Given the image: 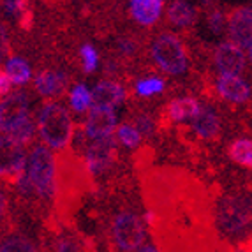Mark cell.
<instances>
[{
    "label": "cell",
    "mask_w": 252,
    "mask_h": 252,
    "mask_svg": "<svg viewBox=\"0 0 252 252\" xmlns=\"http://www.w3.org/2000/svg\"><path fill=\"white\" fill-rule=\"evenodd\" d=\"M150 55L156 65L166 74L180 76L187 71L189 57L182 39L171 32H162L152 41Z\"/></svg>",
    "instance_id": "cell-5"
},
{
    "label": "cell",
    "mask_w": 252,
    "mask_h": 252,
    "mask_svg": "<svg viewBox=\"0 0 252 252\" xmlns=\"http://www.w3.org/2000/svg\"><path fill=\"white\" fill-rule=\"evenodd\" d=\"M0 252H2V244H0Z\"/></svg>",
    "instance_id": "cell-39"
},
{
    "label": "cell",
    "mask_w": 252,
    "mask_h": 252,
    "mask_svg": "<svg viewBox=\"0 0 252 252\" xmlns=\"http://www.w3.org/2000/svg\"><path fill=\"white\" fill-rule=\"evenodd\" d=\"M46 2H60V0H46Z\"/></svg>",
    "instance_id": "cell-38"
},
{
    "label": "cell",
    "mask_w": 252,
    "mask_h": 252,
    "mask_svg": "<svg viewBox=\"0 0 252 252\" xmlns=\"http://www.w3.org/2000/svg\"><path fill=\"white\" fill-rule=\"evenodd\" d=\"M4 11L9 18H14L21 29H30L34 13L30 9L29 0H4Z\"/></svg>",
    "instance_id": "cell-21"
},
{
    "label": "cell",
    "mask_w": 252,
    "mask_h": 252,
    "mask_svg": "<svg viewBox=\"0 0 252 252\" xmlns=\"http://www.w3.org/2000/svg\"><path fill=\"white\" fill-rule=\"evenodd\" d=\"M27 177L34 187V196L39 199H51L57 196L59 162L53 150L44 143L34 145L27 156Z\"/></svg>",
    "instance_id": "cell-3"
},
{
    "label": "cell",
    "mask_w": 252,
    "mask_h": 252,
    "mask_svg": "<svg viewBox=\"0 0 252 252\" xmlns=\"http://www.w3.org/2000/svg\"><path fill=\"white\" fill-rule=\"evenodd\" d=\"M164 0H130L129 11L132 20L141 27H154L160 20Z\"/></svg>",
    "instance_id": "cell-18"
},
{
    "label": "cell",
    "mask_w": 252,
    "mask_h": 252,
    "mask_svg": "<svg viewBox=\"0 0 252 252\" xmlns=\"http://www.w3.org/2000/svg\"><path fill=\"white\" fill-rule=\"evenodd\" d=\"M85 134L89 139H99L113 136L118 127V117L113 108L106 106H95L90 108L87 120H85Z\"/></svg>",
    "instance_id": "cell-10"
},
{
    "label": "cell",
    "mask_w": 252,
    "mask_h": 252,
    "mask_svg": "<svg viewBox=\"0 0 252 252\" xmlns=\"http://www.w3.org/2000/svg\"><path fill=\"white\" fill-rule=\"evenodd\" d=\"M117 141H115L113 136L92 139V143L87 145L83 152L85 168L94 177L102 175V173L113 168L115 160H117Z\"/></svg>",
    "instance_id": "cell-8"
},
{
    "label": "cell",
    "mask_w": 252,
    "mask_h": 252,
    "mask_svg": "<svg viewBox=\"0 0 252 252\" xmlns=\"http://www.w3.org/2000/svg\"><path fill=\"white\" fill-rule=\"evenodd\" d=\"M136 252H159V249H156L154 245H143V247H139Z\"/></svg>",
    "instance_id": "cell-36"
},
{
    "label": "cell",
    "mask_w": 252,
    "mask_h": 252,
    "mask_svg": "<svg viewBox=\"0 0 252 252\" xmlns=\"http://www.w3.org/2000/svg\"><path fill=\"white\" fill-rule=\"evenodd\" d=\"M11 90H13V81L9 80L5 69H0V101L4 97H7L11 94Z\"/></svg>",
    "instance_id": "cell-32"
},
{
    "label": "cell",
    "mask_w": 252,
    "mask_h": 252,
    "mask_svg": "<svg viewBox=\"0 0 252 252\" xmlns=\"http://www.w3.org/2000/svg\"><path fill=\"white\" fill-rule=\"evenodd\" d=\"M206 25L215 35H220L227 29V16L220 9L212 7L206 11Z\"/></svg>",
    "instance_id": "cell-27"
},
{
    "label": "cell",
    "mask_w": 252,
    "mask_h": 252,
    "mask_svg": "<svg viewBox=\"0 0 252 252\" xmlns=\"http://www.w3.org/2000/svg\"><path fill=\"white\" fill-rule=\"evenodd\" d=\"M37 132L51 150H65L74 139V122L60 102H44L37 113Z\"/></svg>",
    "instance_id": "cell-2"
},
{
    "label": "cell",
    "mask_w": 252,
    "mask_h": 252,
    "mask_svg": "<svg viewBox=\"0 0 252 252\" xmlns=\"http://www.w3.org/2000/svg\"><path fill=\"white\" fill-rule=\"evenodd\" d=\"M4 69L7 72L9 80L16 87H25L32 80V67L23 57H9Z\"/></svg>",
    "instance_id": "cell-20"
},
{
    "label": "cell",
    "mask_w": 252,
    "mask_h": 252,
    "mask_svg": "<svg viewBox=\"0 0 252 252\" xmlns=\"http://www.w3.org/2000/svg\"><path fill=\"white\" fill-rule=\"evenodd\" d=\"M92 95L95 106H106V108L115 109L126 102L127 90L122 83L115 81L113 78H104L95 83V87L92 89Z\"/></svg>",
    "instance_id": "cell-14"
},
{
    "label": "cell",
    "mask_w": 252,
    "mask_h": 252,
    "mask_svg": "<svg viewBox=\"0 0 252 252\" xmlns=\"http://www.w3.org/2000/svg\"><path fill=\"white\" fill-rule=\"evenodd\" d=\"M134 126L138 127V130L141 132V136H147V138H150V136L154 134V130H156L154 118L147 113H139L134 120Z\"/></svg>",
    "instance_id": "cell-29"
},
{
    "label": "cell",
    "mask_w": 252,
    "mask_h": 252,
    "mask_svg": "<svg viewBox=\"0 0 252 252\" xmlns=\"http://www.w3.org/2000/svg\"><path fill=\"white\" fill-rule=\"evenodd\" d=\"M2 252H35L34 245L23 236H9L2 244Z\"/></svg>",
    "instance_id": "cell-28"
},
{
    "label": "cell",
    "mask_w": 252,
    "mask_h": 252,
    "mask_svg": "<svg viewBox=\"0 0 252 252\" xmlns=\"http://www.w3.org/2000/svg\"><path fill=\"white\" fill-rule=\"evenodd\" d=\"M9 30L4 23H0V62L9 55Z\"/></svg>",
    "instance_id": "cell-31"
},
{
    "label": "cell",
    "mask_w": 252,
    "mask_h": 252,
    "mask_svg": "<svg viewBox=\"0 0 252 252\" xmlns=\"http://www.w3.org/2000/svg\"><path fill=\"white\" fill-rule=\"evenodd\" d=\"M57 252H80V249L71 238H60L57 242Z\"/></svg>",
    "instance_id": "cell-33"
},
{
    "label": "cell",
    "mask_w": 252,
    "mask_h": 252,
    "mask_svg": "<svg viewBox=\"0 0 252 252\" xmlns=\"http://www.w3.org/2000/svg\"><path fill=\"white\" fill-rule=\"evenodd\" d=\"M215 222L229 236H240L252 226V203L245 196L226 194L215 208Z\"/></svg>",
    "instance_id": "cell-4"
},
{
    "label": "cell",
    "mask_w": 252,
    "mask_h": 252,
    "mask_svg": "<svg viewBox=\"0 0 252 252\" xmlns=\"http://www.w3.org/2000/svg\"><path fill=\"white\" fill-rule=\"evenodd\" d=\"M5 212H7V196L0 190V219L4 217Z\"/></svg>",
    "instance_id": "cell-34"
},
{
    "label": "cell",
    "mask_w": 252,
    "mask_h": 252,
    "mask_svg": "<svg viewBox=\"0 0 252 252\" xmlns=\"http://www.w3.org/2000/svg\"><path fill=\"white\" fill-rule=\"evenodd\" d=\"M80 59H81V67L87 74H92V72L97 71L99 67V53L97 50L92 46V44H83L80 48Z\"/></svg>",
    "instance_id": "cell-26"
},
{
    "label": "cell",
    "mask_w": 252,
    "mask_h": 252,
    "mask_svg": "<svg viewBox=\"0 0 252 252\" xmlns=\"http://www.w3.org/2000/svg\"><path fill=\"white\" fill-rule=\"evenodd\" d=\"M30 95L23 90L11 92L0 101V134H11L18 126L29 120Z\"/></svg>",
    "instance_id": "cell-7"
},
{
    "label": "cell",
    "mask_w": 252,
    "mask_h": 252,
    "mask_svg": "<svg viewBox=\"0 0 252 252\" xmlns=\"http://www.w3.org/2000/svg\"><path fill=\"white\" fill-rule=\"evenodd\" d=\"M215 90L224 101L233 104H244L252 95L251 85L238 74H219L215 80Z\"/></svg>",
    "instance_id": "cell-13"
},
{
    "label": "cell",
    "mask_w": 252,
    "mask_h": 252,
    "mask_svg": "<svg viewBox=\"0 0 252 252\" xmlns=\"http://www.w3.org/2000/svg\"><path fill=\"white\" fill-rule=\"evenodd\" d=\"M198 20V11L187 0H173L168 7V21L173 27L187 29Z\"/></svg>",
    "instance_id": "cell-19"
},
{
    "label": "cell",
    "mask_w": 252,
    "mask_h": 252,
    "mask_svg": "<svg viewBox=\"0 0 252 252\" xmlns=\"http://www.w3.org/2000/svg\"><path fill=\"white\" fill-rule=\"evenodd\" d=\"M201 102L196 97H177L166 104L164 108V117L168 118L169 124H182V122H190L201 109Z\"/></svg>",
    "instance_id": "cell-16"
},
{
    "label": "cell",
    "mask_w": 252,
    "mask_h": 252,
    "mask_svg": "<svg viewBox=\"0 0 252 252\" xmlns=\"http://www.w3.org/2000/svg\"><path fill=\"white\" fill-rule=\"evenodd\" d=\"M104 74L106 76L117 74V63L111 62V60H108V62L104 63Z\"/></svg>",
    "instance_id": "cell-35"
},
{
    "label": "cell",
    "mask_w": 252,
    "mask_h": 252,
    "mask_svg": "<svg viewBox=\"0 0 252 252\" xmlns=\"http://www.w3.org/2000/svg\"><path fill=\"white\" fill-rule=\"evenodd\" d=\"M249 59H251V62H252V44H251V46H249Z\"/></svg>",
    "instance_id": "cell-37"
},
{
    "label": "cell",
    "mask_w": 252,
    "mask_h": 252,
    "mask_svg": "<svg viewBox=\"0 0 252 252\" xmlns=\"http://www.w3.org/2000/svg\"><path fill=\"white\" fill-rule=\"evenodd\" d=\"M27 168V150L23 145L0 134V177L16 184Z\"/></svg>",
    "instance_id": "cell-9"
},
{
    "label": "cell",
    "mask_w": 252,
    "mask_h": 252,
    "mask_svg": "<svg viewBox=\"0 0 252 252\" xmlns=\"http://www.w3.org/2000/svg\"><path fill=\"white\" fill-rule=\"evenodd\" d=\"M147 222L162 252H214L212 205L189 173L152 171L143 184Z\"/></svg>",
    "instance_id": "cell-1"
},
{
    "label": "cell",
    "mask_w": 252,
    "mask_h": 252,
    "mask_svg": "<svg viewBox=\"0 0 252 252\" xmlns=\"http://www.w3.org/2000/svg\"><path fill=\"white\" fill-rule=\"evenodd\" d=\"M117 50L122 57H130L136 53V42L129 37H120L117 41Z\"/></svg>",
    "instance_id": "cell-30"
},
{
    "label": "cell",
    "mask_w": 252,
    "mask_h": 252,
    "mask_svg": "<svg viewBox=\"0 0 252 252\" xmlns=\"http://www.w3.org/2000/svg\"><path fill=\"white\" fill-rule=\"evenodd\" d=\"M69 104H71L72 111H76V113L90 111V108L94 106L92 90L85 83H76L71 89V92H69Z\"/></svg>",
    "instance_id": "cell-23"
},
{
    "label": "cell",
    "mask_w": 252,
    "mask_h": 252,
    "mask_svg": "<svg viewBox=\"0 0 252 252\" xmlns=\"http://www.w3.org/2000/svg\"><path fill=\"white\" fill-rule=\"evenodd\" d=\"M214 63L219 74H240L245 69V51L233 41L220 42L214 51Z\"/></svg>",
    "instance_id": "cell-11"
},
{
    "label": "cell",
    "mask_w": 252,
    "mask_h": 252,
    "mask_svg": "<svg viewBox=\"0 0 252 252\" xmlns=\"http://www.w3.org/2000/svg\"><path fill=\"white\" fill-rule=\"evenodd\" d=\"M145 224L141 217L132 212H120L113 220V240L122 252H134L143 247Z\"/></svg>",
    "instance_id": "cell-6"
},
{
    "label": "cell",
    "mask_w": 252,
    "mask_h": 252,
    "mask_svg": "<svg viewBox=\"0 0 252 252\" xmlns=\"http://www.w3.org/2000/svg\"><path fill=\"white\" fill-rule=\"evenodd\" d=\"M115 132H117V141H118V143L124 145V147H127V148L139 147L141 139H143V136H141V132L138 130V127H136L134 124H130V122L120 124Z\"/></svg>",
    "instance_id": "cell-25"
},
{
    "label": "cell",
    "mask_w": 252,
    "mask_h": 252,
    "mask_svg": "<svg viewBox=\"0 0 252 252\" xmlns=\"http://www.w3.org/2000/svg\"><path fill=\"white\" fill-rule=\"evenodd\" d=\"M166 90V81L159 76H147L139 78L134 83V94L138 97H154Z\"/></svg>",
    "instance_id": "cell-24"
},
{
    "label": "cell",
    "mask_w": 252,
    "mask_h": 252,
    "mask_svg": "<svg viewBox=\"0 0 252 252\" xmlns=\"http://www.w3.org/2000/svg\"><path fill=\"white\" fill-rule=\"evenodd\" d=\"M67 87V76L62 71L44 69L34 76V89L42 97H57Z\"/></svg>",
    "instance_id": "cell-17"
},
{
    "label": "cell",
    "mask_w": 252,
    "mask_h": 252,
    "mask_svg": "<svg viewBox=\"0 0 252 252\" xmlns=\"http://www.w3.org/2000/svg\"><path fill=\"white\" fill-rule=\"evenodd\" d=\"M227 32L235 44L249 50L252 44V7H236L227 16Z\"/></svg>",
    "instance_id": "cell-12"
},
{
    "label": "cell",
    "mask_w": 252,
    "mask_h": 252,
    "mask_svg": "<svg viewBox=\"0 0 252 252\" xmlns=\"http://www.w3.org/2000/svg\"><path fill=\"white\" fill-rule=\"evenodd\" d=\"M189 124H190V129L194 130V134L201 139H206V141L217 139L220 136V130H222L220 118H219L217 111L208 104H203L201 109H199V113Z\"/></svg>",
    "instance_id": "cell-15"
},
{
    "label": "cell",
    "mask_w": 252,
    "mask_h": 252,
    "mask_svg": "<svg viewBox=\"0 0 252 252\" xmlns=\"http://www.w3.org/2000/svg\"><path fill=\"white\" fill-rule=\"evenodd\" d=\"M227 157L238 166L252 169V139L238 138L227 147Z\"/></svg>",
    "instance_id": "cell-22"
}]
</instances>
